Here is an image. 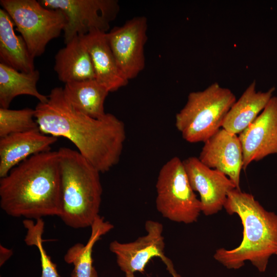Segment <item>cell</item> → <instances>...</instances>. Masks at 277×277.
Returning <instances> with one entry per match:
<instances>
[{
	"mask_svg": "<svg viewBox=\"0 0 277 277\" xmlns=\"http://www.w3.org/2000/svg\"><path fill=\"white\" fill-rule=\"evenodd\" d=\"M34 109L41 132L69 140L100 173L119 162L126 134L124 123L113 114L94 118L77 111L62 87L52 89L47 102H39Z\"/></svg>",
	"mask_w": 277,
	"mask_h": 277,
	"instance_id": "cell-1",
	"label": "cell"
},
{
	"mask_svg": "<svg viewBox=\"0 0 277 277\" xmlns=\"http://www.w3.org/2000/svg\"><path fill=\"white\" fill-rule=\"evenodd\" d=\"M0 206L15 217L59 216L61 192L57 151L33 155L1 178Z\"/></svg>",
	"mask_w": 277,
	"mask_h": 277,
	"instance_id": "cell-2",
	"label": "cell"
},
{
	"mask_svg": "<svg viewBox=\"0 0 277 277\" xmlns=\"http://www.w3.org/2000/svg\"><path fill=\"white\" fill-rule=\"evenodd\" d=\"M224 208L236 214L243 226V237L236 248L216 250L214 259L228 269H238L250 261L261 272L265 271L269 258L277 255V214L266 210L250 193L234 189Z\"/></svg>",
	"mask_w": 277,
	"mask_h": 277,
	"instance_id": "cell-3",
	"label": "cell"
},
{
	"mask_svg": "<svg viewBox=\"0 0 277 277\" xmlns=\"http://www.w3.org/2000/svg\"><path fill=\"white\" fill-rule=\"evenodd\" d=\"M57 152L61 192L59 217L73 228L91 227L100 215L103 193L100 172L78 151L61 147Z\"/></svg>",
	"mask_w": 277,
	"mask_h": 277,
	"instance_id": "cell-4",
	"label": "cell"
},
{
	"mask_svg": "<svg viewBox=\"0 0 277 277\" xmlns=\"http://www.w3.org/2000/svg\"><path fill=\"white\" fill-rule=\"evenodd\" d=\"M236 100L230 89L216 82L202 91L191 92L175 115V127L187 142L204 143L222 127Z\"/></svg>",
	"mask_w": 277,
	"mask_h": 277,
	"instance_id": "cell-5",
	"label": "cell"
},
{
	"mask_svg": "<svg viewBox=\"0 0 277 277\" xmlns=\"http://www.w3.org/2000/svg\"><path fill=\"white\" fill-rule=\"evenodd\" d=\"M0 4L34 58L44 53L48 43L60 35L66 25V17L62 10L47 8L39 1L1 0Z\"/></svg>",
	"mask_w": 277,
	"mask_h": 277,
	"instance_id": "cell-6",
	"label": "cell"
},
{
	"mask_svg": "<svg viewBox=\"0 0 277 277\" xmlns=\"http://www.w3.org/2000/svg\"><path fill=\"white\" fill-rule=\"evenodd\" d=\"M156 207L162 215L177 223L197 221L201 205L192 189L183 161L174 156L161 167L156 183Z\"/></svg>",
	"mask_w": 277,
	"mask_h": 277,
	"instance_id": "cell-7",
	"label": "cell"
},
{
	"mask_svg": "<svg viewBox=\"0 0 277 277\" xmlns=\"http://www.w3.org/2000/svg\"><path fill=\"white\" fill-rule=\"evenodd\" d=\"M45 7L60 9L67 23L64 29L66 44L77 36L93 31L107 33L110 23L116 17L119 5L116 0H41Z\"/></svg>",
	"mask_w": 277,
	"mask_h": 277,
	"instance_id": "cell-8",
	"label": "cell"
},
{
	"mask_svg": "<svg viewBox=\"0 0 277 277\" xmlns=\"http://www.w3.org/2000/svg\"><path fill=\"white\" fill-rule=\"evenodd\" d=\"M145 228L146 234L133 242L121 243L113 241L110 243L109 250L115 254L121 270L125 273L143 272L152 259L159 257L173 277H181L174 269L171 261L165 254L162 224L156 221L147 220Z\"/></svg>",
	"mask_w": 277,
	"mask_h": 277,
	"instance_id": "cell-9",
	"label": "cell"
},
{
	"mask_svg": "<svg viewBox=\"0 0 277 277\" xmlns=\"http://www.w3.org/2000/svg\"><path fill=\"white\" fill-rule=\"evenodd\" d=\"M147 27V18L136 16L106 33L117 66L128 81L136 77L145 67Z\"/></svg>",
	"mask_w": 277,
	"mask_h": 277,
	"instance_id": "cell-10",
	"label": "cell"
},
{
	"mask_svg": "<svg viewBox=\"0 0 277 277\" xmlns=\"http://www.w3.org/2000/svg\"><path fill=\"white\" fill-rule=\"evenodd\" d=\"M183 161L190 185L200 195L201 212L207 216L219 212L229 192L236 189L235 185L224 173L209 168L198 157L191 156Z\"/></svg>",
	"mask_w": 277,
	"mask_h": 277,
	"instance_id": "cell-11",
	"label": "cell"
},
{
	"mask_svg": "<svg viewBox=\"0 0 277 277\" xmlns=\"http://www.w3.org/2000/svg\"><path fill=\"white\" fill-rule=\"evenodd\" d=\"M243 170L253 161L277 155V96H272L258 117L239 135Z\"/></svg>",
	"mask_w": 277,
	"mask_h": 277,
	"instance_id": "cell-12",
	"label": "cell"
},
{
	"mask_svg": "<svg viewBox=\"0 0 277 277\" xmlns=\"http://www.w3.org/2000/svg\"><path fill=\"white\" fill-rule=\"evenodd\" d=\"M201 162L210 168L217 170L240 187L243 168V154L239 136L221 128L204 142L200 156Z\"/></svg>",
	"mask_w": 277,
	"mask_h": 277,
	"instance_id": "cell-13",
	"label": "cell"
},
{
	"mask_svg": "<svg viewBox=\"0 0 277 277\" xmlns=\"http://www.w3.org/2000/svg\"><path fill=\"white\" fill-rule=\"evenodd\" d=\"M57 137L39 130L14 133L0 138V177L6 176L16 165L28 157L50 151Z\"/></svg>",
	"mask_w": 277,
	"mask_h": 277,
	"instance_id": "cell-14",
	"label": "cell"
},
{
	"mask_svg": "<svg viewBox=\"0 0 277 277\" xmlns=\"http://www.w3.org/2000/svg\"><path fill=\"white\" fill-rule=\"evenodd\" d=\"M79 36L90 54L95 80L109 92L126 86L128 81L117 66L107 40L106 33L96 30Z\"/></svg>",
	"mask_w": 277,
	"mask_h": 277,
	"instance_id": "cell-15",
	"label": "cell"
},
{
	"mask_svg": "<svg viewBox=\"0 0 277 277\" xmlns=\"http://www.w3.org/2000/svg\"><path fill=\"white\" fill-rule=\"evenodd\" d=\"M54 69L60 81L65 84L95 79L90 54L79 36L57 52Z\"/></svg>",
	"mask_w": 277,
	"mask_h": 277,
	"instance_id": "cell-16",
	"label": "cell"
},
{
	"mask_svg": "<svg viewBox=\"0 0 277 277\" xmlns=\"http://www.w3.org/2000/svg\"><path fill=\"white\" fill-rule=\"evenodd\" d=\"M274 91V87L265 92L257 91L256 82L253 81L229 109L222 128L239 135L263 110Z\"/></svg>",
	"mask_w": 277,
	"mask_h": 277,
	"instance_id": "cell-17",
	"label": "cell"
},
{
	"mask_svg": "<svg viewBox=\"0 0 277 277\" xmlns=\"http://www.w3.org/2000/svg\"><path fill=\"white\" fill-rule=\"evenodd\" d=\"M14 23L4 9H0L1 63L21 72L34 71V58L22 36L15 33Z\"/></svg>",
	"mask_w": 277,
	"mask_h": 277,
	"instance_id": "cell-18",
	"label": "cell"
},
{
	"mask_svg": "<svg viewBox=\"0 0 277 277\" xmlns=\"http://www.w3.org/2000/svg\"><path fill=\"white\" fill-rule=\"evenodd\" d=\"M64 95L77 111L94 118H101L106 114L104 103L110 92L95 79L66 83Z\"/></svg>",
	"mask_w": 277,
	"mask_h": 277,
	"instance_id": "cell-19",
	"label": "cell"
},
{
	"mask_svg": "<svg viewBox=\"0 0 277 277\" xmlns=\"http://www.w3.org/2000/svg\"><path fill=\"white\" fill-rule=\"evenodd\" d=\"M39 78L37 70L26 73L17 71L7 65L0 63V106L8 108L12 100L20 95H28L44 103L48 96L37 90L36 84Z\"/></svg>",
	"mask_w": 277,
	"mask_h": 277,
	"instance_id": "cell-20",
	"label": "cell"
},
{
	"mask_svg": "<svg viewBox=\"0 0 277 277\" xmlns=\"http://www.w3.org/2000/svg\"><path fill=\"white\" fill-rule=\"evenodd\" d=\"M90 227L91 234L86 244H74L67 250L64 255V261L74 266L71 277H98L93 265V248L101 236L111 230L114 226L98 215Z\"/></svg>",
	"mask_w": 277,
	"mask_h": 277,
	"instance_id": "cell-21",
	"label": "cell"
},
{
	"mask_svg": "<svg viewBox=\"0 0 277 277\" xmlns=\"http://www.w3.org/2000/svg\"><path fill=\"white\" fill-rule=\"evenodd\" d=\"M35 109L19 110L0 108V138L10 134L39 130Z\"/></svg>",
	"mask_w": 277,
	"mask_h": 277,
	"instance_id": "cell-22",
	"label": "cell"
},
{
	"mask_svg": "<svg viewBox=\"0 0 277 277\" xmlns=\"http://www.w3.org/2000/svg\"><path fill=\"white\" fill-rule=\"evenodd\" d=\"M27 232L24 241L28 246H35L39 253L42 268L41 277H60L56 265L47 254L43 245L42 235L45 224L42 219L36 220L26 219L23 222Z\"/></svg>",
	"mask_w": 277,
	"mask_h": 277,
	"instance_id": "cell-23",
	"label": "cell"
},
{
	"mask_svg": "<svg viewBox=\"0 0 277 277\" xmlns=\"http://www.w3.org/2000/svg\"><path fill=\"white\" fill-rule=\"evenodd\" d=\"M13 254L12 250L0 245V266H2Z\"/></svg>",
	"mask_w": 277,
	"mask_h": 277,
	"instance_id": "cell-24",
	"label": "cell"
},
{
	"mask_svg": "<svg viewBox=\"0 0 277 277\" xmlns=\"http://www.w3.org/2000/svg\"><path fill=\"white\" fill-rule=\"evenodd\" d=\"M125 277H135L134 273H125Z\"/></svg>",
	"mask_w": 277,
	"mask_h": 277,
	"instance_id": "cell-25",
	"label": "cell"
}]
</instances>
